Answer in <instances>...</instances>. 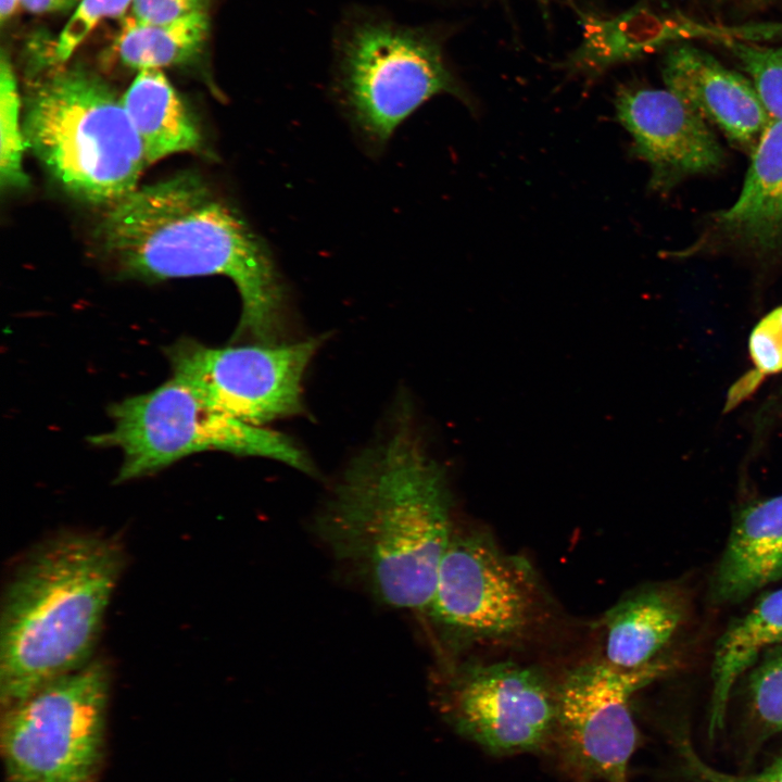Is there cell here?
<instances>
[{"mask_svg": "<svg viewBox=\"0 0 782 782\" xmlns=\"http://www.w3.org/2000/svg\"><path fill=\"white\" fill-rule=\"evenodd\" d=\"M99 238L125 275H220L241 299L234 343L283 342L288 297L268 245L240 212L191 175L136 188L108 206Z\"/></svg>", "mask_w": 782, "mask_h": 782, "instance_id": "1", "label": "cell"}, {"mask_svg": "<svg viewBox=\"0 0 782 782\" xmlns=\"http://www.w3.org/2000/svg\"><path fill=\"white\" fill-rule=\"evenodd\" d=\"M316 525L378 600L427 609L454 530L442 480L408 426L353 462Z\"/></svg>", "mask_w": 782, "mask_h": 782, "instance_id": "2", "label": "cell"}, {"mask_svg": "<svg viewBox=\"0 0 782 782\" xmlns=\"http://www.w3.org/2000/svg\"><path fill=\"white\" fill-rule=\"evenodd\" d=\"M124 564L113 539L75 531L45 540L20 563L1 604L5 707L93 659Z\"/></svg>", "mask_w": 782, "mask_h": 782, "instance_id": "3", "label": "cell"}, {"mask_svg": "<svg viewBox=\"0 0 782 782\" xmlns=\"http://www.w3.org/2000/svg\"><path fill=\"white\" fill-rule=\"evenodd\" d=\"M27 147L71 194L111 206L137 187L147 165L122 98L79 65L30 89L23 123Z\"/></svg>", "mask_w": 782, "mask_h": 782, "instance_id": "4", "label": "cell"}, {"mask_svg": "<svg viewBox=\"0 0 782 782\" xmlns=\"http://www.w3.org/2000/svg\"><path fill=\"white\" fill-rule=\"evenodd\" d=\"M110 413L113 427L91 437L90 442L122 451L115 483L152 475L206 451L267 457L313 471L305 453L288 437L224 414L175 375L149 392L113 404Z\"/></svg>", "mask_w": 782, "mask_h": 782, "instance_id": "5", "label": "cell"}, {"mask_svg": "<svg viewBox=\"0 0 782 782\" xmlns=\"http://www.w3.org/2000/svg\"><path fill=\"white\" fill-rule=\"evenodd\" d=\"M338 52L341 101L354 128L376 149L434 96L450 93L470 104L440 43L425 30L362 17L346 27Z\"/></svg>", "mask_w": 782, "mask_h": 782, "instance_id": "6", "label": "cell"}, {"mask_svg": "<svg viewBox=\"0 0 782 782\" xmlns=\"http://www.w3.org/2000/svg\"><path fill=\"white\" fill-rule=\"evenodd\" d=\"M109 693V667L93 658L8 706L1 739L9 782H92Z\"/></svg>", "mask_w": 782, "mask_h": 782, "instance_id": "7", "label": "cell"}, {"mask_svg": "<svg viewBox=\"0 0 782 782\" xmlns=\"http://www.w3.org/2000/svg\"><path fill=\"white\" fill-rule=\"evenodd\" d=\"M669 660L636 669L607 661L583 664L556 684V716L547 755L573 782H629L639 741L631 701L665 676Z\"/></svg>", "mask_w": 782, "mask_h": 782, "instance_id": "8", "label": "cell"}, {"mask_svg": "<svg viewBox=\"0 0 782 782\" xmlns=\"http://www.w3.org/2000/svg\"><path fill=\"white\" fill-rule=\"evenodd\" d=\"M538 588L531 566L485 533L454 531L426 611L454 644L501 641L532 621Z\"/></svg>", "mask_w": 782, "mask_h": 782, "instance_id": "9", "label": "cell"}, {"mask_svg": "<svg viewBox=\"0 0 782 782\" xmlns=\"http://www.w3.org/2000/svg\"><path fill=\"white\" fill-rule=\"evenodd\" d=\"M444 720L494 757L546 754L556 716V684L513 661L466 664L437 692Z\"/></svg>", "mask_w": 782, "mask_h": 782, "instance_id": "10", "label": "cell"}, {"mask_svg": "<svg viewBox=\"0 0 782 782\" xmlns=\"http://www.w3.org/2000/svg\"><path fill=\"white\" fill-rule=\"evenodd\" d=\"M320 340L206 346L180 339L166 349L173 375L198 389L216 408L263 426L303 409L302 380Z\"/></svg>", "mask_w": 782, "mask_h": 782, "instance_id": "11", "label": "cell"}, {"mask_svg": "<svg viewBox=\"0 0 782 782\" xmlns=\"http://www.w3.org/2000/svg\"><path fill=\"white\" fill-rule=\"evenodd\" d=\"M615 105L618 121L632 137L634 154L651 168L654 190H669L723 164L724 153L710 125L667 88L626 87Z\"/></svg>", "mask_w": 782, "mask_h": 782, "instance_id": "12", "label": "cell"}, {"mask_svg": "<svg viewBox=\"0 0 782 782\" xmlns=\"http://www.w3.org/2000/svg\"><path fill=\"white\" fill-rule=\"evenodd\" d=\"M661 75L668 90L749 154L771 123L747 76L697 47L673 46L664 59Z\"/></svg>", "mask_w": 782, "mask_h": 782, "instance_id": "13", "label": "cell"}, {"mask_svg": "<svg viewBox=\"0 0 782 782\" xmlns=\"http://www.w3.org/2000/svg\"><path fill=\"white\" fill-rule=\"evenodd\" d=\"M581 40L563 62L572 75L595 77L668 43L705 35H728L635 5L613 16L580 13Z\"/></svg>", "mask_w": 782, "mask_h": 782, "instance_id": "14", "label": "cell"}, {"mask_svg": "<svg viewBox=\"0 0 782 782\" xmlns=\"http://www.w3.org/2000/svg\"><path fill=\"white\" fill-rule=\"evenodd\" d=\"M782 580V494L742 506L709 586L716 605L743 602Z\"/></svg>", "mask_w": 782, "mask_h": 782, "instance_id": "15", "label": "cell"}, {"mask_svg": "<svg viewBox=\"0 0 782 782\" xmlns=\"http://www.w3.org/2000/svg\"><path fill=\"white\" fill-rule=\"evenodd\" d=\"M722 234L745 247L782 249V121H771L755 149L736 200L718 212Z\"/></svg>", "mask_w": 782, "mask_h": 782, "instance_id": "16", "label": "cell"}, {"mask_svg": "<svg viewBox=\"0 0 782 782\" xmlns=\"http://www.w3.org/2000/svg\"><path fill=\"white\" fill-rule=\"evenodd\" d=\"M686 601L673 586L632 592L606 617L605 661L618 669L641 668L658 658L685 618Z\"/></svg>", "mask_w": 782, "mask_h": 782, "instance_id": "17", "label": "cell"}, {"mask_svg": "<svg viewBox=\"0 0 782 782\" xmlns=\"http://www.w3.org/2000/svg\"><path fill=\"white\" fill-rule=\"evenodd\" d=\"M782 642V589L762 594L743 616L733 619L716 642L711 664L708 736L724 726L731 691L769 648Z\"/></svg>", "mask_w": 782, "mask_h": 782, "instance_id": "18", "label": "cell"}, {"mask_svg": "<svg viewBox=\"0 0 782 782\" xmlns=\"http://www.w3.org/2000/svg\"><path fill=\"white\" fill-rule=\"evenodd\" d=\"M121 98L140 139L147 165L199 148V129L161 70L139 71Z\"/></svg>", "mask_w": 782, "mask_h": 782, "instance_id": "19", "label": "cell"}, {"mask_svg": "<svg viewBox=\"0 0 782 782\" xmlns=\"http://www.w3.org/2000/svg\"><path fill=\"white\" fill-rule=\"evenodd\" d=\"M209 31L207 11L194 12L168 23L142 22L130 14L122 23L115 51L128 67L160 70L195 58L203 51Z\"/></svg>", "mask_w": 782, "mask_h": 782, "instance_id": "20", "label": "cell"}, {"mask_svg": "<svg viewBox=\"0 0 782 782\" xmlns=\"http://www.w3.org/2000/svg\"><path fill=\"white\" fill-rule=\"evenodd\" d=\"M20 96L14 68L5 51L0 60V182L2 188H23L28 184L22 166L27 147L20 123Z\"/></svg>", "mask_w": 782, "mask_h": 782, "instance_id": "21", "label": "cell"}, {"mask_svg": "<svg viewBox=\"0 0 782 782\" xmlns=\"http://www.w3.org/2000/svg\"><path fill=\"white\" fill-rule=\"evenodd\" d=\"M745 696L760 737L782 732V642L765 652L748 670Z\"/></svg>", "mask_w": 782, "mask_h": 782, "instance_id": "22", "label": "cell"}, {"mask_svg": "<svg viewBox=\"0 0 782 782\" xmlns=\"http://www.w3.org/2000/svg\"><path fill=\"white\" fill-rule=\"evenodd\" d=\"M729 46L771 121H782V47L744 40L731 41Z\"/></svg>", "mask_w": 782, "mask_h": 782, "instance_id": "23", "label": "cell"}, {"mask_svg": "<svg viewBox=\"0 0 782 782\" xmlns=\"http://www.w3.org/2000/svg\"><path fill=\"white\" fill-rule=\"evenodd\" d=\"M748 352L754 371L737 386V389H743L731 394V403L737 402L745 391L755 388L766 376L782 371V305L756 324L748 339Z\"/></svg>", "mask_w": 782, "mask_h": 782, "instance_id": "24", "label": "cell"}, {"mask_svg": "<svg viewBox=\"0 0 782 782\" xmlns=\"http://www.w3.org/2000/svg\"><path fill=\"white\" fill-rule=\"evenodd\" d=\"M134 0H80L53 45L46 65H61L104 18L121 16Z\"/></svg>", "mask_w": 782, "mask_h": 782, "instance_id": "25", "label": "cell"}, {"mask_svg": "<svg viewBox=\"0 0 782 782\" xmlns=\"http://www.w3.org/2000/svg\"><path fill=\"white\" fill-rule=\"evenodd\" d=\"M676 747L685 773L696 782H782V756L762 770L736 774L711 767L699 757L686 737H679Z\"/></svg>", "mask_w": 782, "mask_h": 782, "instance_id": "26", "label": "cell"}, {"mask_svg": "<svg viewBox=\"0 0 782 782\" xmlns=\"http://www.w3.org/2000/svg\"><path fill=\"white\" fill-rule=\"evenodd\" d=\"M209 0H134L131 15L142 22L168 23L199 11Z\"/></svg>", "mask_w": 782, "mask_h": 782, "instance_id": "27", "label": "cell"}, {"mask_svg": "<svg viewBox=\"0 0 782 782\" xmlns=\"http://www.w3.org/2000/svg\"><path fill=\"white\" fill-rule=\"evenodd\" d=\"M21 5L36 14L67 12L76 9L80 0H20Z\"/></svg>", "mask_w": 782, "mask_h": 782, "instance_id": "28", "label": "cell"}, {"mask_svg": "<svg viewBox=\"0 0 782 782\" xmlns=\"http://www.w3.org/2000/svg\"><path fill=\"white\" fill-rule=\"evenodd\" d=\"M20 0H0V21L3 25L16 11Z\"/></svg>", "mask_w": 782, "mask_h": 782, "instance_id": "29", "label": "cell"}, {"mask_svg": "<svg viewBox=\"0 0 782 782\" xmlns=\"http://www.w3.org/2000/svg\"><path fill=\"white\" fill-rule=\"evenodd\" d=\"M538 1H539V3L542 4L543 7H545V5L547 4V2H548V0H538Z\"/></svg>", "mask_w": 782, "mask_h": 782, "instance_id": "30", "label": "cell"}]
</instances>
